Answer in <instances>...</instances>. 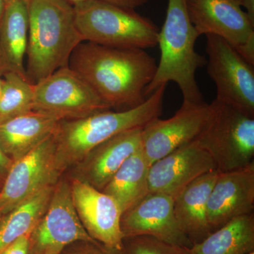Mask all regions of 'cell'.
<instances>
[{"label":"cell","instance_id":"6da1fadb","mask_svg":"<svg viewBox=\"0 0 254 254\" xmlns=\"http://www.w3.org/2000/svg\"><path fill=\"white\" fill-rule=\"evenodd\" d=\"M157 64L145 50L83 41L73 52L68 66L111 109L123 111L147 99L145 91L154 77Z\"/></svg>","mask_w":254,"mask_h":254},{"label":"cell","instance_id":"7a4b0ae2","mask_svg":"<svg viewBox=\"0 0 254 254\" xmlns=\"http://www.w3.org/2000/svg\"><path fill=\"white\" fill-rule=\"evenodd\" d=\"M26 77L36 84L68 66L83 38L75 20L74 8L66 0H29Z\"/></svg>","mask_w":254,"mask_h":254},{"label":"cell","instance_id":"3957f363","mask_svg":"<svg viewBox=\"0 0 254 254\" xmlns=\"http://www.w3.org/2000/svg\"><path fill=\"white\" fill-rule=\"evenodd\" d=\"M167 85L159 87L142 104L123 111H106L86 118L61 120L54 131L60 168H73L100 143L122 132L143 128L160 118Z\"/></svg>","mask_w":254,"mask_h":254},{"label":"cell","instance_id":"277c9868","mask_svg":"<svg viewBox=\"0 0 254 254\" xmlns=\"http://www.w3.org/2000/svg\"><path fill=\"white\" fill-rule=\"evenodd\" d=\"M199 36L189 17L186 0H168L166 17L158 34L160 61L154 77L145 89V97L173 81L182 92L183 102L204 103L195 78L197 70L206 64L204 57L195 49Z\"/></svg>","mask_w":254,"mask_h":254},{"label":"cell","instance_id":"5b68a950","mask_svg":"<svg viewBox=\"0 0 254 254\" xmlns=\"http://www.w3.org/2000/svg\"><path fill=\"white\" fill-rule=\"evenodd\" d=\"M73 8L83 41L143 50L158 46L160 28L135 10L100 0H86Z\"/></svg>","mask_w":254,"mask_h":254},{"label":"cell","instance_id":"8992f818","mask_svg":"<svg viewBox=\"0 0 254 254\" xmlns=\"http://www.w3.org/2000/svg\"><path fill=\"white\" fill-rule=\"evenodd\" d=\"M208 123L195 141L208 152L220 173L254 162V118L215 99Z\"/></svg>","mask_w":254,"mask_h":254},{"label":"cell","instance_id":"52a82bcc","mask_svg":"<svg viewBox=\"0 0 254 254\" xmlns=\"http://www.w3.org/2000/svg\"><path fill=\"white\" fill-rule=\"evenodd\" d=\"M110 110L109 105L68 66L33 84V111L64 120L86 118Z\"/></svg>","mask_w":254,"mask_h":254},{"label":"cell","instance_id":"ba28073f","mask_svg":"<svg viewBox=\"0 0 254 254\" xmlns=\"http://www.w3.org/2000/svg\"><path fill=\"white\" fill-rule=\"evenodd\" d=\"M207 71L216 87L215 99L254 118V66L225 40L206 35Z\"/></svg>","mask_w":254,"mask_h":254},{"label":"cell","instance_id":"9c48e42d","mask_svg":"<svg viewBox=\"0 0 254 254\" xmlns=\"http://www.w3.org/2000/svg\"><path fill=\"white\" fill-rule=\"evenodd\" d=\"M63 174L53 132L27 154L13 162L0 190V213L6 215L41 190L54 187Z\"/></svg>","mask_w":254,"mask_h":254},{"label":"cell","instance_id":"30bf717a","mask_svg":"<svg viewBox=\"0 0 254 254\" xmlns=\"http://www.w3.org/2000/svg\"><path fill=\"white\" fill-rule=\"evenodd\" d=\"M77 242H97L85 230L73 204L70 182L60 178L29 237L28 254H60Z\"/></svg>","mask_w":254,"mask_h":254},{"label":"cell","instance_id":"8fae6325","mask_svg":"<svg viewBox=\"0 0 254 254\" xmlns=\"http://www.w3.org/2000/svg\"><path fill=\"white\" fill-rule=\"evenodd\" d=\"M189 17L199 36L225 40L254 65V23L237 0H186Z\"/></svg>","mask_w":254,"mask_h":254},{"label":"cell","instance_id":"7c38bea8","mask_svg":"<svg viewBox=\"0 0 254 254\" xmlns=\"http://www.w3.org/2000/svg\"><path fill=\"white\" fill-rule=\"evenodd\" d=\"M213 105L185 103L172 118H155L142 129L141 148L149 165L195 141L208 123Z\"/></svg>","mask_w":254,"mask_h":254},{"label":"cell","instance_id":"4fadbf2b","mask_svg":"<svg viewBox=\"0 0 254 254\" xmlns=\"http://www.w3.org/2000/svg\"><path fill=\"white\" fill-rule=\"evenodd\" d=\"M174 203L175 199L170 195L149 192L122 215L120 226L124 238L145 235L190 248L193 245L179 226Z\"/></svg>","mask_w":254,"mask_h":254},{"label":"cell","instance_id":"5bb4252c","mask_svg":"<svg viewBox=\"0 0 254 254\" xmlns=\"http://www.w3.org/2000/svg\"><path fill=\"white\" fill-rule=\"evenodd\" d=\"M70 185L78 218L90 237L108 248L121 252L123 213L118 203L102 190L74 177Z\"/></svg>","mask_w":254,"mask_h":254},{"label":"cell","instance_id":"9a60e30c","mask_svg":"<svg viewBox=\"0 0 254 254\" xmlns=\"http://www.w3.org/2000/svg\"><path fill=\"white\" fill-rule=\"evenodd\" d=\"M215 170L218 169L213 159L193 141L150 165L149 191L165 193L175 199L192 182Z\"/></svg>","mask_w":254,"mask_h":254},{"label":"cell","instance_id":"2e32d148","mask_svg":"<svg viewBox=\"0 0 254 254\" xmlns=\"http://www.w3.org/2000/svg\"><path fill=\"white\" fill-rule=\"evenodd\" d=\"M254 163L219 173L207 203V220L213 232L242 215L253 213Z\"/></svg>","mask_w":254,"mask_h":254},{"label":"cell","instance_id":"e0dca14e","mask_svg":"<svg viewBox=\"0 0 254 254\" xmlns=\"http://www.w3.org/2000/svg\"><path fill=\"white\" fill-rule=\"evenodd\" d=\"M142 129L122 132L100 143L73 167V177L103 190L124 162L141 148Z\"/></svg>","mask_w":254,"mask_h":254},{"label":"cell","instance_id":"ac0fdd59","mask_svg":"<svg viewBox=\"0 0 254 254\" xmlns=\"http://www.w3.org/2000/svg\"><path fill=\"white\" fill-rule=\"evenodd\" d=\"M60 121L54 115L30 111L0 123V149L16 161L53 133Z\"/></svg>","mask_w":254,"mask_h":254},{"label":"cell","instance_id":"d6986e66","mask_svg":"<svg viewBox=\"0 0 254 254\" xmlns=\"http://www.w3.org/2000/svg\"><path fill=\"white\" fill-rule=\"evenodd\" d=\"M219 173L215 170L201 175L175 199V218L192 245L199 243L212 232L207 220V203Z\"/></svg>","mask_w":254,"mask_h":254},{"label":"cell","instance_id":"ffe728a7","mask_svg":"<svg viewBox=\"0 0 254 254\" xmlns=\"http://www.w3.org/2000/svg\"><path fill=\"white\" fill-rule=\"evenodd\" d=\"M28 42V3L10 1L0 22V75L13 72L26 78L24 60Z\"/></svg>","mask_w":254,"mask_h":254},{"label":"cell","instance_id":"44dd1931","mask_svg":"<svg viewBox=\"0 0 254 254\" xmlns=\"http://www.w3.org/2000/svg\"><path fill=\"white\" fill-rule=\"evenodd\" d=\"M149 168L141 148L124 162L102 191L115 200L123 213L149 193Z\"/></svg>","mask_w":254,"mask_h":254},{"label":"cell","instance_id":"7402d4cb","mask_svg":"<svg viewBox=\"0 0 254 254\" xmlns=\"http://www.w3.org/2000/svg\"><path fill=\"white\" fill-rule=\"evenodd\" d=\"M190 254H249L254 252V213L232 219L188 248Z\"/></svg>","mask_w":254,"mask_h":254},{"label":"cell","instance_id":"603a6c76","mask_svg":"<svg viewBox=\"0 0 254 254\" xmlns=\"http://www.w3.org/2000/svg\"><path fill=\"white\" fill-rule=\"evenodd\" d=\"M55 186L41 190L2 217L0 254L20 237L31 233L46 211Z\"/></svg>","mask_w":254,"mask_h":254},{"label":"cell","instance_id":"cb8c5ba5","mask_svg":"<svg viewBox=\"0 0 254 254\" xmlns=\"http://www.w3.org/2000/svg\"><path fill=\"white\" fill-rule=\"evenodd\" d=\"M3 76L0 123L33 111V84L16 73H6Z\"/></svg>","mask_w":254,"mask_h":254},{"label":"cell","instance_id":"d4e9b609","mask_svg":"<svg viewBox=\"0 0 254 254\" xmlns=\"http://www.w3.org/2000/svg\"><path fill=\"white\" fill-rule=\"evenodd\" d=\"M121 252L122 254H190L186 247L145 235L124 238Z\"/></svg>","mask_w":254,"mask_h":254},{"label":"cell","instance_id":"484cf974","mask_svg":"<svg viewBox=\"0 0 254 254\" xmlns=\"http://www.w3.org/2000/svg\"><path fill=\"white\" fill-rule=\"evenodd\" d=\"M60 254H122L98 242H77L67 246Z\"/></svg>","mask_w":254,"mask_h":254},{"label":"cell","instance_id":"4316f807","mask_svg":"<svg viewBox=\"0 0 254 254\" xmlns=\"http://www.w3.org/2000/svg\"><path fill=\"white\" fill-rule=\"evenodd\" d=\"M30 235L31 233L20 237L5 249L1 254H28Z\"/></svg>","mask_w":254,"mask_h":254},{"label":"cell","instance_id":"83f0119b","mask_svg":"<svg viewBox=\"0 0 254 254\" xmlns=\"http://www.w3.org/2000/svg\"><path fill=\"white\" fill-rule=\"evenodd\" d=\"M13 161L0 149V190L2 188Z\"/></svg>","mask_w":254,"mask_h":254},{"label":"cell","instance_id":"f1b7e54d","mask_svg":"<svg viewBox=\"0 0 254 254\" xmlns=\"http://www.w3.org/2000/svg\"><path fill=\"white\" fill-rule=\"evenodd\" d=\"M116 6L126 8V9L135 10L139 6H143L148 2V0H100Z\"/></svg>","mask_w":254,"mask_h":254},{"label":"cell","instance_id":"f546056e","mask_svg":"<svg viewBox=\"0 0 254 254\" xmlns=\"http://www.w3.org/2000/svg\"><path fill=\"white\" fill-rule=\"evenodd\" d=\"M241 6L245 9V12L254 23V0H241Z\"/></svg>","mask_w":254,"mask_h":254},{"label":"cell","instance_id":"4dcf8cb0","mask_svg":"<svg viewBox=\"0 0 254 254\" xmlns=\"http://www.w3.org/2000/svg\"><path fill=\"white\" fill-rule=\"evenodd\" d=\"M5 6H6V2L4 0H0V22H1L3 14H4Z\"/></svg>","mask_w":254,"mask_h":254},{"label":"cell","instance_id":"1f68e13d","mask_svg":"<svg viewBox=\"0 0 254 254\" xmlns=\"http://www.w3.org/2000/svg\"><path fill=\"white\" fill-rule=\"evenodd\" d=\"M70 4L75 6V5L80 4V3L83 2V1H86V0H66Z\"/></svg>","mask_w":254,"mask_h":254},{"label":"cell","instance_id":"d6a6232c","mask_svg":"<svg viewBox=\"0 0 254 254\" xmlns=\"http://www.w3.org/2000/svg\"><path fill=\"white\" fill-rule=\"evenodd\" d=\"M3 86V78L0 76V94H1V89H2Z\"/></svg>","mask_w":254,"mask_h":254},{"label":"cell","instance_id":"836d02e7","mask_svg":"<svg viewBox=\"0 0 254 254\" xmlns=\"http://www.w3.org/2000/svg\"><path fill=\"white\" fill-rule=\"evenodd\" d=\"M4 1L5 2H6V4H7V3L10 2V1H15V0H4ZM22 1H26V2L28 3L29 0H22Z\"/></svg>","mask_w":254,"mask_h":254},{"label":"cell","instance_id":"e575fe53","mask_svg":"<svg viewBox=\"0 0 254 254\" xmlns=\"http://www.w3.org/2000/svg\"><path fill=\"white\" fill-rule=\"evenodd\" d=\"M3 216H4V215H3L2 214L0 213V221H1V218H2Z\"/></svg>","mask_w":254,"mask_h":254},{"label":"cell","instance_id":"d590c367","mask_svg":"<svg viewBox=\"0 0 254 254\" xmlns=\"http://www.w3.org/2000/svg\"><path fill=\"white\" fill-rule=\"evenodd\" d=\"M249 254H254V252H251V253H250Z\"/></svg>","mask_w":254,"mask_h":254},{"label":"cell","instance_id":"8d00e7d4","mask_svg":"<svg viewBox=\"0 0 254 254\" xmlns=\"http://www.w3.org/2000/svg\"><path fill=\"white\" fill-rule=\"evenodd\" d=\"M237 1H241V0H237Z\"/></svg>","mask_w":254,"mask_h":254}]
</instances>
